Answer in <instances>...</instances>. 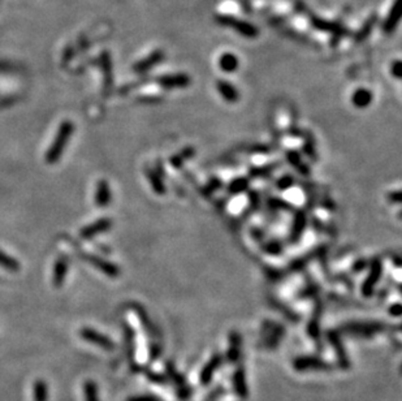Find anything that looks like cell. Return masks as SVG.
Returning a JSON list of instances; mask_svg holds the SVG:
<instances>
[{
  "label": "cell",
  "instance_id": "38",
  "mask_svg": "<svg viewBox=\"0 0 402 401\" xmlns=\"http://www.w3.org/2000/svg\"><path fill=\"white\" fill-rule=\"evenodd\" d=\"M220 186H222V180H219V179H211V180L203 186L202 192H203L204 195H211L212 193H215Z\"/></svg>",
  "mask_w": 402,
  "mask_h": 401
},
{
  "label": "cell",
  "instance_id": "35",
  "mask_svg": "<svg viewBox=\"0 0 402 401\" xmlns=\"http://www.w3.org/2000/svg\"><path fill=\"white\" fill-rule=\"evenodd\" d=\"M293 185H294V177L292 175H284V176L279 177L277 181H276V188L281 190V192H285V190L292 188Z\"/></svg>",
  "mask_w": 402,
  "mask_h": 401
},
{
  "label": "cell",
  "instance_id": "9",
  "mask_svg": "<svg viewBox=\"0 0 402 401\" xmlns=\"http://www.w3.org/2000/svg\"><path fill=\"white\" fill-rule=\"evenodd\" d=\"M86 261L91 263L94 267H97L98 270H101L104 275L110 277H117L120 275V270L116 265L113 263L108 262V261L103 260L101 257H97V255H85Z\"/></svg>",
  "mask_w": 402,
  "mask_h": 401
},
{
  "label": "cell",
  "instance_id": "23",
  "mask_svg": "<svg viewBox=\"0 0 402 401\" xmlns=\"http://www.w3.org/2000/svg\"><path fill=\"white\" fill-rule=\"evenodd\" d=\"M67 270H68V263L64 258H60L55 263V269H53V285L56 288H60L64 283L65 275H67Z\"/></svg>",
  "mask_w": 402,
  "mask_h": 401
},
{
  "label": "cell",
  "instance_id": "17",
  "mask_svg": "<svg viewBox=\"0 0 402 401\" xmlns=\"http://www.w3.org/2000/svg\"><path fill=\"white\" fill-rule=\"evenodd\" d=\"M287 160L290 163V165H292L293 168H296L301 175H303V176H307V175H310V167H308L306 163H303V160H302V158H301V155L298 154V151L288 150Z\"/></svg>",
  "mask_w": 402,
  "mask_h": 401
},
{
  "label": "cell",
  "instance_id": "32",
  "mask_svg": "<svg viewBox=\"0 0 402 401\" xmlns=\"http://www.w3.org/2000/svg\"><path fill=\"white\" fill-rule=\"evenodd\" d=\"M262 250L266 254H269V255H280L283 250H284V246L279 240H269V241L263 242Z\"/></svg>",
  "mask_w": 402,
  "mask_h": 401
},
{
  "label": "cell",
  "instance_id": "19",
  "mask_svg": "<svg viewBox=\"0 0 402 401\" xmlns=\"http://www.w3.org/2000/svg\"><path fill=\"white\" fill-rule=\"evenodd\" d=\"M220 362H222V357H220L219 354H215V356H212V358L208 361V363L204 366V369L202 370V373H201L202 383L207 384L208 382L212 379L213 373H215L216 369H218V367L220 366Z\"/></svg>",
  "mask_w": 402,
  "mask_h": 401
},
{
  "label": "cell",
  "instance_id": "16",
  "mask_svg": "<svg viewBox=\"0 0 402 401\" xmlns=\"http://www.w3.org/2000/svg\"><path fill=\"white\" fill-rule=\"evenodd\" d=\"M194 155H195V149L190 148L189 146V148H185L181 151H178V153L175 154V155H172V157L169 158V164H171V167H173L175 169H178L181 168L188 160L192 159Z\"/></svg>",
  "mask_w": 402,
  "mask_h": 401
},
{
  "label": "cell",
  "instance_id": "15",
  "mask_svg": "<svg viewBox=\"0 0 402 401\" xmlns=\"http://www.w3.org/2000/svg\"><path fill=\"white\" fill-rule=\"evenodd\" d=\"M111 198V189L108 183L106 180H99L97 185V192H95V204L99 207H106L110 205Z\"/></svg>",
  "mask_w": 402,
  "mask_h": 401
},
{
  "label": "cell",
  "instance_id": "40",
  "mask_svg": "<svg viewBox=\"0 0 402 401\" xmlns=\"http://www.w3.org/2000/svg\"><path fill=\"white\" fill-rule=\"evenodd\" d=\"M390 73L394 78H401V62L399 60H396V62L392 64L390 67Z\"/></svg>",
  "mask_w": 402,
  "mask_h": 401
},
{
  "label": "cell",
  "instance_id": "30",
  "mask_svg": "<svg viewBox=\"0 0 402 401\" xmlns=\"http://www.w3.org/2000/svg\"><path fill=\"white\" fill-rule=\"evenodd\" d=\"M277 165H279L277 163H267V164L259 165V167H253V168L249 171V175H250V177L268 176V175H271L273 171H275Z\"/></svg>",
  "mask_w": 402,
  "mask_h": 401
},
{
  "label": "cell",
  "instance_id": "39",
  "mask_svg": "<svg viewBox=\"0 0 402 401\" xmlns=\"http://www.w3.org/2000/svg\"><path fill=\"white\" fill-rule=\"evenodd\" d=\"M388 202L398 205L401 202V192L399 190H392L390 193H388Z\"/></svg>",
  "mask_w": 402,
  "mask_h": 401
},
{
  "label": "cell",
  "instance_id": "41",
  "mask_svg": "<svg viewBox=\"0 0 402 401\" xmlns=\"http://www.w3.org/2000/svg\"><path fill=\"white\" fill-rule=\"evenodd\" d=\"M367 265H368V263H367V261L363 260V258L355 261V262L353 263V271H354V272L362 271V270L366 269Z\"/></svg>",
  "mask_w": 402,
  "mask_h": 401
},
{
  "label": "cell",
  "instance_id": "43",
  "mask_svg": "<svg viewBox=\"0 0 402 401\" xmlns=\"http://www.w3.org/2000/svg\"><path fill=\"white\" fill-rule=\"evenodd\" d=\"M128 401H159L154 396H137V397H130L128 398Z\"/></svg>",
  "mask_w": 402,
  "mask_h": 401
},
{
  "label": "cell",
  "instance_id": "1",
  "mask_svg": "<svg viewBox=\"0 0 402 401\" xmlns=\"http://www.w3.org/2000/svg\"><path fill=\"white\" fill-rule=\"evenodd\" d=\"M73 130H74L73 123H71V121H64V123H61L59 130H57L56 137H55L52 145H51L50 150H48L47 154H46V162H47L48 164H53V163L59 162L63 153H64L65 145L68 144L69 138H71L72 134H73Z\"/></svg>",
  "mask_w": 402,
  "mask_h": 401
},
{
  "label": "cell",
  "instance_id": "2",
  "mask_svg": "<svg viewBox=\"0 0 402 401\" xmlns=\"http://www.w3.org/2000/svg\"><path fill=\"white\" fill-rule=\"evenodd\" d=\"M216 21H218V24L222 25V26L231 27V29L236 30L240 36L245 37V38H257L258 33H259V30H258L253 24H250L248 21H243L240 20V18L233 17V16L219 15L216 16Z\"/></svg>",
  "mask_w": 402,
  "mask_h": 401
},
{
  "label": "cell",
  "instance_id": "3",
  "mask_svg": "<svg viewBox=\"0 0 402 401\" xmlns=\"http://www.w3.org/2000/svg\"><path fill=\"white\" fill-rule=\"evenodd\" d=\"M383 274V263L379 258H374L373 262L370 265V271L368 275L364 279L363 284H362L361 292L364 297H371L375 292L376 284L379 283V280L382 279Z\"/></svg>",
  "mask_w": 402,
  "mask_h": 401
},
{
  "label": "cell",
  "instance_id": "26",
  "mask_svg": "<svg viewBox=\"0 0 402 401\" xmlns=\"http://www.w3.org/2000/svg\"><path fill=\"white\" fill-rule=\"evenodd\" d=\"M284 335V327L281 325H272L269 327V332L266 336V345L268 348H275Z\"/></svg>",
  "mask_w": 402,
  "mask_h": 401
},
{
  "label": "cell",
  "instance_id": "14",
  "mask_svg": "<svg viewBox=\"0 0 402 401\" xmlns=\"http://www.w3.org/2000/svg\"><path fill=\"white\" fill-rule=\"evenodd\" d=\"M216 88H218V92L220 93L223 99H224L225 102H228V103H236V102H238V99H240V93H238V90H237L231 82H228V81L225 80L218 81Z\"/></svg>",
  "mask_w": 402,
  "mask_h": 401
},
{
  "label": "cell",
  "instance_id": "8",
  "mask_svg": "<svg viewBox=\"0 0 402 401\" xmlns=\"http://www.w3.org/2000/svg\"><path fill=\"white\" fill-rule=\"evenodd\" d=\"M112 227V220L108 218H102L98 219L95 223L92 224L86 225L85 228H82L81 231V237L82 239H92V237L101 235V233L106 232Z\"/></svg>",
  "mask_w": 402,
  "mask_h": 401
},
{
  "label": "cell",
  "instance_id": "37",
  "mask_svg": "<svg viewBox=\"0 0 402 401\" xmlns=\"http://www.w3.org/2000/svg\"><path fill=\"white\" fill-rule=\"evenodd\" d=\"M288 204L292 206V205H302L303 204V194H302L301 192H299V189L297 190V189H288Z\"/></svg>",
  "mask_w": 402,
  "mask_h": 401
},
{
  "label": "cell",
  "instance_id": "11",
  "mask_svg": "<svg viewBox=\"0 0 402 401\" xmlns=\"http://www.w3.org/2000/svg\"><path fill=\"white\" fill-rule=\"evenodd\" d=\"M401 0H396L393 4V7H392V9H390L389 15L387 16V18H385L384 21V25H383V30H384L387 34H390L392 32H394V29L397 27V25H398L399 20H401Z\"/></svg>",
  "mask_w": 402,
  "mask_h": 401
},
{
  "label": "cell",
  "instance_id": "4",
  "mask_svg": "<svg viewBox=\"0 0 402 401\" xmlns=\"http://www.w3.org/2000/svg\"><path fill=\"white\" fill-rule=\"evenodd\" d=\"M345 330L361 336H371L384 330V325L379 322H353L345 326Z\"/></svg>",
  "mask_w": 402,
  "mask_h": 401
},
{
  "label": "cell",
  "instance_id": "21",
  "mask_svg": "<svg viewBox=\"0 0 402 401\" xmlns=\"http://www.w3.org/2000/svg\"><path fill=\"white\" fill-rule=\"evenodd\" d=\"M241 354V335L238 332H232L229 337V351H228V358L232 362L238 361Z\"/></svg>",
  "mask_w": 402,
  "mask_h": 401
},
{
  "label": "cell",
  "instance_id": "25",
  "mask_svg": "<svg viewBox=\"0 0 402 401\" xmlns=\"http://www.w3.org/2000/svg\"><path fill=\"white\" fill-rule=\"evenodd\" d=\"M302 139H303V144H302L303 153L307 155L308 159L315 162V160L318 159V155H317V150H315V141H314L313 134H311L310 132L302 133Z\"/></svg>",
  "mask_w": 402,
  "mask_h": 401
},
{
  "label": "cell",
  "instance_id": "13",
  "mask_svg": "<svg viewBox=\"0 0 402 401\" xmlns=\"http://www.w3.org/2000/svg\"><path fill=\"white\" fill-rule=\"evenodd\" d=\"M164 59V52L160 50L158 51H154L152 53H150L147 58H145L143 60H141V62L137 63L136 65H134V72H137V73H143V72H147L148 69L154 68L155 65L159 64L162 60Z\"/></svg>",
  "mask_w": 402,
  "mask_h": 401
},
{
  "label": "cell",
  "instance_id": "24",
  "mask_svg": "<svg viewBox=\"0 0 402 401\" xmlns=\"http://www.w3.org/2000/svg\"><path fill=\"white\" fill-rule=\"evenodd\" d=\"M249 185H250L249 177H237L228 185V193L231 195H241L248 190Z\"/></svg>",
  "mask_w": 402,
  "mask_h": 401
},
{
  "label": "cell",
  "instance_id": "36",
  "mask_svg": "<svg viewBox=\"0 0 402 401\" xmlns=\"http://www.w3.org/2000/svg\"><path fill=\"white\" fill-rule=\"evenodd\" d=\"M85 401H99L97 384L92 381H87L85 383Z\"/></svg>",
  "mask_w": 402,
  "mask_h": 401
},
{
  "label": "cell",
  "instance_id": "6",
  "mask_svg": "<svg viewBox=\"0 0 402 401\" xmlns=\"http://www.w3.org/2000/svg\"><path fill=\"white\" fill-rule=\"evenodd\" d=\"M81 337L86 341L91 342V344L98 345L101 348L106 349V351H113L115 349V344L113 341H111L106 335L98 332V331L92 330V328H82L81 330Z\"/></svg>",
  "mask_w": 402,
  "mask_h": 401
},
{
  "label": "cell",
  "instance_id": "18",
  "mask_svg": "<svg viewBox=\"0 0 402 401\" xmlns=\"http://www.w3.org/2000/svg\"><path fill=\"white\" fill-rule=\"evenodd\" d=\"M352 102L357 108H366L373 102V93L367 89H358L353 94Z\"/></svg>",
  "mask_w": 402,
  "mask_h": 401
},
{
  "label": "cell",
  "instance_id": "20",
  "mask_svg": "<svg viewBox=\"0 0 402 401\" xmlns=\"http://www.w3.org/2000/svg\"><path fill=\"white\" fill-rule=\"evenodd\" d=\"M238 58L236 55L231 52H227L224 55H222V58L219 59V67L223 72L225 73H233L238 69Z\"/></svg>",
  "mask_w": 402,
  "mask_h": 401
},
{
  "label": "cell",
  "instance_id": "31",
  "mask_svg": "<svg viewBox=\"0 0 402 401\" xmlns=\"http://www.w3.org/2000/svg\"><path fill=\"white\" fill-rule=\"evenodd\" d=\"M0 267H3V269L8 270V271L13 272L18 271L21 269L18 261H16L15 258L11 257V255H8V254H6L2 250H0Z\"/></svg>",
  "mask_w": 402,
  "mask_h": 401
},
{
  "label": "cell",
  "instance_id": "10",
  "mask_svg": "<svg viewBox=\"0 0 402 401\" xmlns=\"http://www.w3.org/2000/svg\"><path fill=\"white\" fill-rule=\"evenodd\" d=\"M294 369L298 371H303V370H327L328 365L322 361L320 358L317 357H301L297 358L294 361Z\"/></svg>",
  "mask_w": 402,
  "mask_h": 401
},
{
  "label": "cell",
  "instance_id": "42",
  "mask_svg": "<svg viewBox=\"0 0 402 401\" xmlns=\"http://www.w3.org/2000/svg\"><path fill=\"white\" fill-rule=\"evenodd\" d=\"M389 314L392 317H396V318H398V317L401 316V305H399L398 302H396V304L392 305V306L389 307Z\"/></svg>",
  "mask_w": 402,
  "mask_h": 401
},
{
  "label": "cell",
  "instance_id": "12",
  "mask_svg": "<svg viewBox=\"0 0 402 401\" xmlns=\"http://www.w3.org/2000/svg\"><path fill=\"white\" fill-rule=\"evenodd\" d=\"M311 24H313L314 27H317L318 30H323V32H332L333 33V36L338 37V38H341L343 36H346V34H348V30L344 29L341 25L334 24V22H329V21L322 20V18L313 17L311 18Z\"/></svg>",
  "mask_w": 402,
  "mask_h": 401
},
{
  "label": "cell",
  "instance_id": "34",
  "mask_svg": "<svg viewBox=\"0 0 402 401\" xmlns=\"http://www.w3.org/2000/svg\"><path fill=\"white\" fill-rule=\"evenodd\" d=\"M234 386L237 388V392L240 393L241 396L248 395V388H246V382H245V375H243L242 370L237 371L234 375Z\"/></svg>",
  "mask_w": 402,
  "mask_h": 401
},
{
  "label": "cell",
  "instance_id": "22",
  "mask_svg": "<svg viewBox=\"0 0 402 401\" xmlns=\"http://www.w3.org/2000/svg\"><path fill=\"white\" fill-rule=\"evenodd\" d=\"M147 179H148V183H150L151 188H152V190H154L155 194H158V195L166 194V185H164V181H163L162 175L158 174L155 169H148Z\"/></svg>",
  "mask_w": 402,
  "mask_h": 401
},
{
  "label": "cell",
  "instance_id": "33",
  "mask_svg": "<svg viewBox=\"0 0 402 401\" xmlns=\"http://www.w3.org/2000/svg\"><path fill=\"white\" fill-rule=\"evenodd\" d=\"M33 396L34 401H47V386L43 381H37L34 383V389H33Z\"/></svg>",
  "mask_w": 402,
  "mask_h": 401
},
{
  "label": "cell",
  "instance_id": "28",
  "mask_svg": "<svg viewBox=\"0 0 402 401\" xmlns=\"http://www.w3.org/2000/svg\"><path fill=\"white\" fill-rule=\"evenodd\" d=\"M328 339H329V341H331V344L334 347L336 352H337V356H338V360H340V362L343 363L344 366H348V360H346V354H345V351H344V348H343V344H341L340 336H338L336 332L331 331V332H328Z\"/></svg>",
  "mask_w": 402,
  "mask_h": 401
},
{
  "label": "cell",
  "instance_id": "27",
  "mask_svg": "<svg viewBox=\"0 0 402 401\" xmlns=\"http://www.w3.org/2000/svg\"><path fill=\"white\" fill-rule=\"evenodd\" d=\"M320 314H322V304L319 301H317L315 304V310H314V317L310 322H308L307 332L310 333L311 337H318L319 333V321H320Z\"/></svg>",
  "mask_w": 402,
  "mask_h": 401
},
{
  "label": "cell",
  "instance_id": "29",
  "mask_svg": "<svg viewBox=\"0 0 402 401\" xmlns=\"http://www.w3.org/2000/svg\"><path fill=\"white\" fill-rule=\"evenodd\" d=\"M376 21H378V16H376V15L371 16V17L368 18V20H367L366 22H364V25L362 26V29L357 33V36H355V41H357V42H363L364 39L368 38V36L371 34L373 29L375 27Z\"/></svg>",
  "mask_w": 402,
  "mask_h": 401
},
{
  "label": "cell",
  "instance_id": "7",
  "mask_svg": "<svg viewBox=\"0 0 402 401\" xmlns=\"http://www.w3.org/2000/svg\"><path fill=\"white\" fill-rule=\"evenodd\" d=\"M306 227H307V215L303 210H298L296 214H294V218H293L292 221V228H290V233H289V240L290 242H297L299 239L302 237L303 232L306 231Z\"/></svg>",
  "mask_w": 402,
  "mask_h": 401
},
{
  "label": "cell",
  "instance_id": "5",
  "mask_svg": "<svg viewBox=\"0 0 402 401\" xmlns=\"http://www.w3.org/2000/svg\"><path fill=\"white\" fill-rule=\"evenodd\" d=\"M158 83L167 90L185 89L190 85V77L185 73L166 74V76H160L158 78Z\"/></svg>",
  "mask_w": 402,
  "mask_h": 401
}]
</instances>
